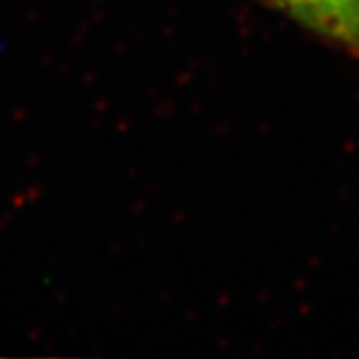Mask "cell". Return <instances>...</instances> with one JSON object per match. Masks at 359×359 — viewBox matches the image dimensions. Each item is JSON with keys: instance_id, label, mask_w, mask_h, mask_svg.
Listing matches in <instances>:
<instances>
[{"instance_id": "6da1fadb", "label": "cell", "mask_w": 359, "mask_h": 359, "mask_svg": "<svg viewBox=\"0 0 359 359\" xmlns=\"http://www.w3.org/2000/svg\"><path fill=\"white\" fill-rule=\"evenodd\" d=\"M307 31L359 59V0H266Z\"/></svg>"}]
</instances>
